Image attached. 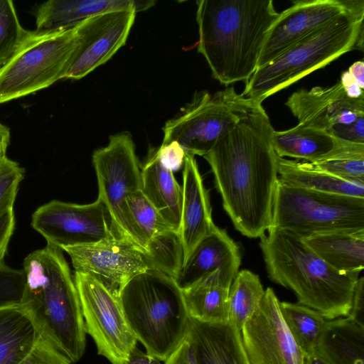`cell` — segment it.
I'll use <instances>...</instances> for the list:
<instances>
[{
  "instance_id": "cell-28",
  "label": "cell",
  "mask_w": 364,
  "mask_h": 364,
  "mask_svg": "<svg viewBox=\"0 0 364 364\" xmlns=\"http://www.w3.org/2000/svg\"><path fill=\"white\" fill-rule=\"evenodd\" d=\"M271 141L279 157L314 163L333 151L340 140L328 132L298 124L287 130H274Z\"/></svg>"
},
{
  "instance_id": "cell-35",
  "label": "cell",
  "mask_w": 364,
  "mask_h": 364,
  "mask_svg": "<svg viewBox=\"0 0 364 364\" xmlns=\"http://www.w3.org/2000/svg\"><path fill=\"white\" fill-rule=\"evenodd\" d=\"M23 174V169L16 161L5 159L0 170V214L13 208Z\"/></svg>"
},
{
  "instance_id": "cell-34",
  "label": "cell",
  "mask_w": 364,
  "mask_h": 364,
  "mask_svg": "<svg viewBox=\"0 0 364 364\" xmlns=\"http://www.w3.org/2000/svg\"><path fill=\"white\" fill-rule=\"evenodd\" d=\"M28 31L21 26L14 2L0 0V67L11 58Z\"/></svg>"
},
{
  "instance_id": "cell-15",
  "label": "cell",
  "mask_w": 364,
  "mask_h": 364,
  "mask_svg": "<svg viewBox=\"0 0 364 364\" xmlns=\"http://www.w3.org/2000/svg\"><path fill=\"white\" fill-rule=\"evenodd\" d=\"M77 272L94 277L118 297L134 276L149 269L144 251L129 239L65 247Z\"/></svg>"
},
{
  "instance_id": "cell-12",
  "label": "cell",
  "mask_w": 364,
  "mask_h": 364,
  "mask_svg": "<svg viewBox=\"0 0 364 364\" xmlns=\"http://www.w3.org/2000/svg\"><path fill=\"white\" fill-rule=\"evenodd\" d=\"M85 331L93 339L99 355L112 364H125L136 348L118 297L89 274L75 272Z\"/></svg>"
},
{
  "instance_id": "cell-24",
  "label": "cell",
  "mask_w": 364,
  "mask_h": 364,
  "mask_svg": "<svg viewBox=\"0 0 364 364\" xmlns=\"http://www.w3.org/2000/svg\"><path fill=\"white\" fill-rule=\"evenodd\" d=\"M315 351L328 364H364V327L348 316L327 320Z\"/></svg>"
},
{
  "instance_id": "cell-22",
  "label": "cell",
  "mask_w": 364,
  "mask_h": 364,
  "mask_svg": "<svg viewBox=\"0 0 364 364\" xmlns=\"http://www.w3.org/2000/svg\"><path fill=\"white\" fill-rule=\"evenodd\" d=\"M236 275L218 269L183 289L190 318L207 323L228 322V295Z\"/></svg>"
},
{
  "instance_id": "cell-45",
  "label": "cell",
  "mask_w": 364,
  "mask_h": 364,
  "mask_svg": "<svg viewBox=\"0 0 364 364\" xmlns=\"http://www.w3.org/2000/svg\"><path fill=\"white\" fill-rule=\"evenodd\" d=\"M10 141V129L0 120V160L6 157Z\"/></svg>"
},
{
  "instance_id": "cell-48",
  "label": "cell",
  "mask_w": 364,
  "mask_h": 364,
  "mask_svg": "<svg viewBox=\"0 0 364 364\" xmlns=\"http://www.w3.org/2000/svg\"><path fill=\"white\" fill-rule=\"evenodd\" d=\"M6 157H7V156H6ZM6 157H5V158H4V159H1V160H0V170L1 169L2 166H3V164H4V160H5V159H6Z\"/></svg>"
},
{
  "instance_id": "cell-7",
  "label": "cell",
  "mask_w": 364,
  "mask_h": 364,
  "mask_svg": "<svg viewBox=\"0 0 364 364\" xmlns=\"http://www.w3.org/2000/svg\"><path fill=\"white\" fill-rule=\"evenodd\" d=\"M271 227L300 238L318 233L364 230V198L318 192L278 179Z\"/></svg>"
},
{
  "instance_id": "cell-18",
  "label": "cell",
  "mask_w": 364,
  "mask_h": 364,
  "mask_svg": "<svg viewBox=\"0 0 364 364\" xmlns=\"http://www.w3.org/2000/svg\"><path fill=\"white\" fill-rule=\"evenodd\" d=\"M194 156L186 153L183 164L181 218L178 232L183 248V262L197 244L215 227L208 193Z\"/></svg>"
},
{
  "instance_id": "cell-21",
  "label": "cell",
  "mask_w": 364,
  "mask_h": 364,
  "mask_svg": "<svg viewBox=\"0 0 364 364\" xmlns=\"http://www.w3.org/2000/svg\"><path fill=\"white\" fill-rule=\"evenodd\" d=\"M156 4L153 0H49L36 12V31L67 30L86 18L108 11L134 8L145 11Z\"/></svg>"
},
{
  "instance_id": "cell-14",
  "label": "cell",
  "mask_w": 364,
  "mask_h": 364,
  "mask_svg": "<svg viewBox=\"0 0 364 364\" xmlns=\"http://www.w3.org/2000/svg\"><path fill=\"white\" fill-rule=\"evenodd\" d=\"M274 290H264L254 315L242 328L244 348L250 364H304V355L282 317Z\"/></svg>"
},
{
  "instance_id": "cell-20",
  "label": "cell",
  "mask_w": 364,
  "mask_h": 364,
  "mask_svg": "<svg viewBox=\"0 0 364 364\" xmlns=\"http://www.w3.org/2000/svg\"><path fill=\"white\" fill-rule=\"evenodd\" d=\"M240 263L239 246L225 230L215 225L183 262L176 281L183 289L218 269L237 274Z\"/></svg>"
},
{
  "instance_id": "cell-37",
  "label": "cell",
  "mask_w": 364,
  "mask_h": 364,
  "mask_svg": "<svg viewBox=\"0 0 364 364\" xmlns=\"http://www.w3.org/2000/svg\"><path fill=\"white\" fill-rule=\"evenodd\" d=\"M21 364H71L49 341L41 335L33 349Z\"/></svg>"
},
{
  "instance_id": "cell-11",
  "label": "cell",
  "mask_w": 364,
  "mask_h": 364,
  "mask_svg": "<svg viewBox=\"0 0 364 364\" xmlns=\"http://www.w3.org/2000/svg\"><path fill=\"white\" fill-rule=\"evenodd\" d=\"M92 163L98 198L106 205L122 232L141 248L126 204L129 195L142 188L141 169L130 133L109 136L108 144L94 151Z\"/></svg>"
},
{
  "instance_id": "cell-17",
  "label": "cell",
  "mask_w": 364,
  "mask_h": 364,
  "mask_svg": "<svg viewBox=\"0 0 364 364\" xmlns=\"http://www.w3.org/2000/svg\"><path fill=\"white\" fill-rule=\"evenodd\" d=\"M285 105L299 124L329 133L335 125L349 124L364 117V98H349L340 81L294 92Z\"/></svg>"
},
{
  "instance_id": "cell-30",
  "label": "cell",
  "mask_w": 364,
  "mask_h": 364,
  "mask_svg": "<svg viewBox=\"0 0 364 364\" xmlns=\"http://www.w3.org/2000/svg\"><path fill=\"white\" fill-rule=\"evenodd\" d=\"M279 307L287 327L304 356L314 352L327 319L321 312L299 303L280 301Z\"/></svg>"
},
{
  "instance_id": "cell-16",
  "label": "cell",
  "mask_w": 364,
  "mask_h": 364,
  "mask_svg": "<svg viewBox=\"0 0 364 364\" xmlns=\"http://www.w3.org/2000/svg\"><path fill=\"white\" fill-rule=\"evenodd\" d=\"M359 0H297L273 23L262 47L261 67L302 38L354 7Z\"/></svg>"
},
{
  "instance_id": "cell-6",
  "label": "cell",
  "mask_w": 364,
  "mask_h": 364,
  "mask_svg": "<svg viewBox=\"0 0 364 364\" xmlns=\"http://www.w3.org/2000/svg\"><path fill=\"white\" fill-rule=\"evenodd\" d=\"M364 1L257 68L242 95L257 102L287 88L354 49L363 50Z\"/></svg>"
},
{
  "instance_id": "cell-46",
  "label": "cell",
  "mask_w": 364,
  "mask_h": 364,
  "mask_svg": "<svg viewBox=\"0 0 364 364\" xmlns=\"http://www.w3.org/2000/svg\"><path fill=\"white\" fill-rule=\"evenodd\" d=\"M350 75L358 83V85L364 89V62L363 60L353 63L348 70Z\"/></svg>"
},
{
  "instance_id": "cell-31",
  "label": "cell",
  "mask_w": 364,
  "mask_h": 364,
  "mask_svg": "<svg viewBox=\"0 0 364 364\" xmlns=\"http://www.w3.org/2000/svg\"><path fill=\"white\" fill-rule=\"evenodd\" d=\"M126 204L140 247L144 254L151 240L166 232L173 230L141 191L129 195L126 198Z\"/></svg>"
},
{
  "instance_id": "cell-9",
  "label": "cell",
  "mask_w": 364,
  "mask_h": 364,
  "mask_svg": "<svg viewBox=\"0 0 364 364\" xmlns=\"http://www.w3.org/2000/svg\"><path fill=\"white\" fill-rule=\"evenodd\" d=\"M262 106L232 86L210 95L197 93L163 127L161 144L176 141L191 155L203 156L246 115Z\"/></svg>"
},
{
  "instance_id": "cell-44",
  "label": "cell",
  "mask_w": 364,
  "mask_h": 364,
  "mask_svg": "<svg viewBox=\"0 0 364 364\" xmlns=\"http://www.w3.org/2000/svg\"><path fill=\"white\" fill-rule=\"evenodd\" d=\"M125 364H161V360L156 358L143 353L137 348L132 353Z\"/></svg>"
},
{
  "instance_id": "cell-38",
  "label": "cell",
  "mask_w": 364,
  "mask_h": 364,
  "mask_svg": "<svg viewBox=\"0 0 364 364\" xmlns=\"http://www.w3.org/2000/svg\"><path fill=\"white\" fill-rule=\"evenodd\" d=\"M157 155L160 163L173 173L184 164L186 151L176 141H171L158 147Z\"/></svg>"
},
{
  "instance_id": "cell-43",
  "label": "cell",
  "mask_w": 364,
  "mask_h": 364,
  "mask_svg": "<svg viewBox=\"0 0 364 364\" xmlns=\"http://www.w3.org/2000/svg\"><path fill=\"white\" fill-rule=\"evenodd\" d=\"M339 81L349 98L355 100L364 98L363 90L354 80L348 70L341 73Z\"/></svg>"
},
{
  "instance_id": "cell-32",
  "label": "cell",
  "mask_w": 364,
  "mask_h": 364,
  "mask_svg": "<svg viewBox=\"0 0 364 364\" xmlns=\"http://www.w3.org/2000/svg\"><path fill=\"white\" fill-rule=\"evenodd\" d=\"M339 140L333 151L311 164L341 178L364 182V144Z\"/></svg>"
},
{
  "instance_id": "cell-36",
  "label": "cell",
  "mask_w": 364,
  "mask_h": 364,
  "mask_svg": "<svg viewBox=\"0 0 364 364\" xmlns=\"http://www.w3.org/2000/svg\"><path fill=\"white\" fill-rule=\"evenodd\" d=\"M23 287L22 271L5 266L0 269V306L19 303Z\"/></svg>"
},
{
  "instance_id": "cell-26",
  "label": "cell",
  "mask_w": 364,
  "mask_h": 364,
  "mask_svg": "<svg viewBox=\"0 0 364 364\" xmlns=\"http://www.w3.org/2000/svg\"><path fill=\"white\" fill-rule=\"evenodd\" d=\"M301 239L340 272L360 274L364 269V230L318 233Z\"/></svg>"
},
{
  "instance_id": "cell-41",
  "label": "cell",
  "mask_w": 364,
  "mask_h": 364,
  "mask_svg": "<svg viewBox=\"0 0 364 364\" xmlns=\"http://www.w3.org/2000/svg\"><path fill=\"white\" fill-rule=\"evenodd\" d=\"M356 323L364 327V277H358L353 290L351 305L348 316Z\"/></svg>"
},
{
  "instance_id": "cell-29",
  "label": "cell",
  "mask_w": 364,
  "mask_h": 364,
  "mask_svg": "<svg viewBox=\"0 0 364 364\" xmlns=\"http://www.w3.org/2000/svg\"><path fill=\"white\" fill-rule=\"evenodd\" d=\"M264 294L257 274L247 269L238 272L229 291L228 323L241 331L258 309Z\"/></svg>"
},
{
  "instance_id": "cell-40",
  "label": "cell",
  "mask_w": 364,
  "mask_h": 364,
  "mask_svg": "<svg viewBox=\"0 0 364 364\" xmlns=\"http://www.w3.org/2000/svg\"><path fill=\"white\" fill-rule=\"evenodd\" d=\"M15 227L13 208L0 214V269L4 267V257Z\"/></svg>"
},
{
  "instance_id": "cell-3",
  "label": "cell",
  "mask_w": 364,
  "mask_h": 364,
  "mask_svg": "<svg viewBox=\"0 0 364 364\" xmlns=\"http://www.w3.org/2000/svg\"><path fill=\"white\" fill-rule=\"evenodd\" d=\"M20 305L40 334L71 364L82 357L85 328L77 291L62 250L47 245L24 259Z\"/></svg>"
},
{
  "instance_id": "cell-39",
  "label": "cell",
  "mask_w": 364,
  "mask_h": 364,
  "mask_svg": "<svg viewBox=\"0 0 364 364\" xmlns=\"http://www.w3.org/2000/svg\"><path fill=\"white\" fill-rule=\"evenodd\" d=\"M330 134L343 141L364 144V117L349 124L335 125Z\"/></svg>"
},
{
  "instance_id": "cell-2",
  "label": "cell",
  "mask_w": 364,
  "mask_h": 364,
  "mask_svg": "<svg viewBox=\"0 0 364 364\" xmlns=\"http://www.w3.org/2000/svg\"><path fill=\"white\" fill-rule=\"evenodd\" d=\"M199 41L213 77L229 85L249 80L272 25L279 16L272 0L196 1Z\"/></svg>"
},
{
  "instance_id": "cell-27",
  "label": "cell",
  "mask_w": 364,
  "mask_h": 364,
  "mask_svg": "<svg viewBox=\"0 0 364 364\" xmlns=\"http://www.w3.org/2000/svg\"><path fill=\"white\" fill-rule=\"evenodd\" d=\"M278 179L321 193L364 198V182L348 181L316 168L311 163L278 158Z\"/></svg>"
},
{
  "instance_id": "cell-8",
  "label": "cell",
  "mask_w": 364,
  "mask_h": 364,
  "mask_svg": "<svg viewBox=\"0 0 364 364\" xmlns=\"http://www.w3.org/2000/svg\"><path fill=\"white\" fill-rule=\"evenodd\" d=\"M75 43V27L50 32L29 31L11 58L0 67V105L65 79Z\"/></svg>"
},
{
  "instance_id": "cell-23",
  "label": "cell",
  "mask_w": 364,
  "mask_h": 364,
  "mask_svg": "<svg viewBox=\"0 0 364 364\" xmlns=\"http://www.w3.org/2000/svg\"><path fill=\"white\" fill-rule=\"evenodd\" d=\"M141 173V191L164 220L178 232L181 218L182 187L176 181L173 173L160 163L157 148L149 150Z\"/></svg>"
},
{
  "instance_id": "cell-1",
  "label": "cell",
  "mask_w": 364,
  "mask_h": 364,
  "mask_svg": "<svg viewBox=\"0 0 364 364\" xmlns=\"http://www.w3.org/2000/svg\"><path fill=\"white\" fill-rule=\"evenodd\" d=\"M274 130L261 106L203 156L225 212L235 229L250 238L259 237L271 226L279 158L272 146Z\"/></svg>"
},
{
  "instance_id": "cell-47",
  "label": "cell",
  "mask_w": 364,
  "mask_h": 364,
  "mask_svg": "<svg viewBox=\"0 0 364 364\" xmlns=\"http://www.w3.org/2000/svg\"><path fill=\"white\" fill-rule=\"evenodd\" d=\"M304 364H328L316 351L304 357Z\"/></svg>"
},
{
  "instance_id": "cell-4",
  "label": "cell",
  "mask_w": 364,
  "mask_h": 364,
  "mask_svg": "<svg viewBox=\"0 0 364 364\" xmlns=\"http://www.w3.org/2000/svg\"><path fill=\"white\" fill-rule=\"evenodd\" d=\"M267 231L259 247L269 279L327 320L347 317L359 274L337 271L292 233L273 227Z\"/></svg>"
},
{
  "instance_id": "cell-5",
  "label": "cell",
  "mask_w": 364,
  "mask_h": 364,
  "mask_svg": "<svg viewBox=\"0 0 364 364\" xmlns=\"http://www.w3.org/2000/svg\"><path fill=\"white\" fill-rule=\"evenodd\" d=\"M118 299L131 331L148 354L165 361L186 338L191 318L182 289L172 277L147 269L123 286Z\"/></svg>"
},
{
  "instance_id": "cell-33",
  "label": "cell",
  "mask_w": 364,
  "mask_h": 364,
  "mask_svg": "<svg viewBox=\"0 0 364 364\" xmlns=\"http://www.w3.org/2000/svg\"><path fill=\"white\" fill-rule=\"evenodd\" d=\"M145 256L149 268L159 269L175 279L183 263V248L179 233L170 230L151 240Z\"/></svg>"
},
{
  "instance_id": "cell-19",
  "label": "cell",
  "mask_w": 364,
  "mask_h": 364,
  "mask_svg": "<svg viewBox=\"0 0 364 364\" xmlns=\"http://www.w3.org/2000/svg\"><path fill=\"white\" fill-rule=\"evenodd\" d=\"M186 338L193 347L197 364H250L240 331L228 322L190 318Z\"/></svg>"
},
{
  "instance_id": "cell-10",
  "label": "cell",
  "mask_w": 364,
  "mask_h": 364,
  "mask_svg": "<svg viewBox=\"0 0 364 364\" xmlns=\"http://www.w3.org/2000/svg\"><path fill=\"white\" fill-rule=\"evenodd\" d=\"M31 226L45 238L47 245L62 250L65 247L129 239L98 198L85 205L53 200L35 210Z\"/></svg>"
},
{
  "instance_id": "cell-42",
  "label": "cell",
  "mask_w": 364,
  "mask_h": 364,
  "mask_svg": "<svg viewBox=\"0 0 364 364\" xmlns=\"http://www.w3.org/2000/svg\"><path fill=\"white\" fill-rule=\"evenodd\" d=\"M165 364H197L193 347L186 338L165 360Z\"/></svg>"
},
{
  "instance_id": "cell-25",
  "label": "cell",
  "mask_w": 364,
  "mask_h": 364,
  "mask_svg": "<svg viewBox=\"0 0 364 364\" xmlns=\"http://www.w3.org/2000/svg\"><path fill=\"white\" fill-rule=\"evenodd\" d=\"M41 334L19 303L0 306V364H21Z\"/></svg>"
},
{
  "instance_id": "cell-13",
  "label": "cell",
  "mask_w": 364,
  "mask_h": 364,
  "mask_svg": "<svg viewBox=\"0 0 364 364\" xmlns=\"http://www.w3.org/2000/svg\"><path fill=\"white\" fill-rule=\"evenodd\" d=\"M136 14L134 8L108 11L75 26L76 43L65 79L80 80L107 63L125 44Z\"/></svg>"
}]
</instances>
